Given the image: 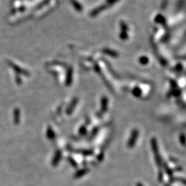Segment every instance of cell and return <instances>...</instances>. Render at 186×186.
Returning a JSON list of instances; mask_svg holds the SVG:
<instances>
[{"instance_id":"6da1fadb","label":"cell","mask_w":186,"mask_h":186,"mask_svg":"<svg viewBox=\"0 0 186 186\" xmlns=\"http://www.w3.org/2000/svg\"><path fill=\"white\" fill-rule=\"evenodd\" d=\"M151 147L153 149L154 155V159H155L156 163L159 167H161L162 166V160L161 157L160 156V153L159 151V148H158V144H157V141L155 138H152L151 141Z\"/></svg>"},{"instance_id":"7a4b0ae2","label":"cell","mask_w":186,"mask_h":186,"mask_svg":"<svg viewBox=\"0 0 186 186\" xmlns=\"http://www.w3.org/2000/svg\"><path fill=\"white\" fill-rule=\"evenodd\" d=\"M139 132L137 129H135L132 130V133H131V136L129 139V140L128 141L127 146L128 148H132L135 146L136 142L138 139L139 137Z\"/></svg>"},{"instance_id":"3957f363","label":"cell","mask_w":186,"mask_h":186,"mask_svg":"<svg viewBox=\"0 0 186 186\" xmlns=\"http://www.w3.org/2000/svg\"><path fill=\"white\" fill-rule=\"evenodd\" d=\"M163 166H164L165 170H166V173L167 174V175H169V176H172V174H173V172H172V170L170 169V167L167 166L166 163L163 164Z\"/></svg>"},{"instance_id":"277c9868","label":"cell","mask_w":186,"mask_h":186,"mask_svg":"<svg viewBox=\"0 0 186 186\" xmlns=\"http://www.w3.org/2000/svg\"><path fill=\"white\" fill-rule=\"evenodd\" d=\"M180 142L183 146H185L186 144V137L184 135L181 134L180 135Z\"/></svg>"},{"instance_id":"5b68a950","label":"cell","mask_w":186,"mask_h":186,"mask_svg":"<svg viewBox=\"0 0 186 186\" xmlns=\"http://www.w3.org/2000/svg\"><path fill=\"white\" fill-rule=\"evenodd\" d=\"M137 186H143V185L141 183H137Z\"/></svg>"}]
</instances>
